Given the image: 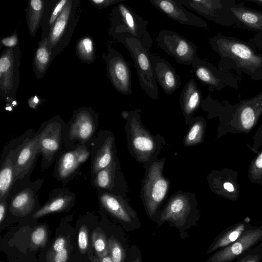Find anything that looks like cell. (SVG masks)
<instances>
[{
    "mask_svg": "<svg viewBox=\"0 0 262 262\" xmlns=\"http://www.w3.org/2000/svg\"><path fill=\"white\" fill-rule=\"evenodd\" d=\"M248 178L253 183L262 184V149L250 164Z\"/></svg>",
    "mask_w": 262,
    "mask_h": 262,
    "instance_id": "obj_32",
    "label": "cell"
},
{
    "mask_svg": "<svg viewBox=\"0 0 262 262\" xmlns=\"http://www.w3.org/2000/svg\"><path fill=\"white\" fill-rule=\"evenodd\" d=\"M262 114V91L254 97L243 101L232 114L229 122L231 132L249 133Z\"/></svg>",
    "mask_w": 262,
    "mask_h": 262,
    "instance_id": "obj_7",
    "label": "cell"
},
{
    "mask_svg": "<svg viewBox=\"0 0 262 262\" xmlns=\"http://www.w3.org/2000/svg\"><path fill=\"white\" fill-rule=\"evenodd\" d=\"M68 246V242L65 237L58 236L55 240L51 248L52 254L59 252Z\"/></svg>",
    "mask_w": 262,
    "mask_h": 262,
    "instance_id": "obj_39",
    "label": "cell"
},
{
    "mask_svg": "<svg viewBox=\"0 0 262 262\" xmlns=\"http://www.w3.org/2000/svg\"><path fill=\"white\" fill-rule=\"evenodd\" d=\"M134 262H140V259L139 258H137L134 261Z\"/></svg>",
    "mask_w": 262,
    "mask_h": 262,
    "instance_id": "obj_53",
    "label": "cell"
},
{
    "mask_svg": "<svg viewBox=\"0 0 262 262\" xmlns=\"http://www.w3.org/2000/svg\"><path fill=\"white\" fill-rule=\"evenodd\" d=\"M19 46L6 49L0 58L1 95L7 99H14L18 83L20 64Z\"/></svg>",
    "mask_w": 262,
    "mask_h": 262,
    "instance_id": "obj_6",
    "label": "cell"
},
{
    "mask_svg": "<svg viewBox=\"0 0 262 262\" xmlns=\"http://www.w3.org/2000/svg\"><path fill=\"white\" fill-rule=\"evenodd\" d=\"M39 102L38 97L35 96L31 98L29 101V105L32 108H35Z\"/></svg>",
    "mask_w": 262,
    "mask_h": 262,
    "instance_id": "obj_47",
    "label": "cell"
},
{
    "mask_svg": "<svg viewBox=\"0 0 262 262\" xmlns=\"http://www.w3.org/2000/svg\"><path fill=\"white\" fill-rule=\"evenodd\" d=\"M110 34L116 39L127 33L139 40L143 46L150 48L152 39L146 28L149 23L128 5L121 2L112 10Z\"/></svg>",
    "mask_w": 262,
    "mask_h": 262,
    "instance_id": "obj_1",
    "label": "cell"
},
{
    "mask_svg": "<svg viewBox=\"0 0 262 262\" xmlns=\"http://www.w3.org/2000/svg\"><path fill=\"white\" fill-rule=\"evenodd\" d=\"M100 262H113L110 254L99 258Z\"/></svg>",
    "mask_w": 262,
    "mask_h": 262,
    "instance_id": "obj_49",
    "label": "cell"
},
{
    "mask_svg": "<svg viewBox=\"0 0 262 262\" xmlns=\"http://www.w3.org/2000/svg\"><path fill=\"white\" fill-rule=\"evenodd\" d=\"M92 116L87 111H82L77 116L71 128V135L74 138L81 140L89 139L94 129Z\"/></svg>",
    "mask_w": 262,
    "mask_h": 262,
    "instance_id": "obj_17",
    "label": "cell"
},
{
    "mask_svg": "<svg viewBox=\"0 0 262 262\" xmlns=\"http://www.w3.org/2000/svg\"><path fill=\"white\" fill-rule=\"evenodd\" d=\"M59 124L53 122L48 124L39 135L40 151L47 159L50 160L58 149L61 135Z\"/></svg>",
    "mask_w": 262,
    "mask_h": 262,
    "instance_id": "obj_14",
    "label": "cell"
},
{
    "mask_svg": "<svg viewBox=\"0 0 262 262\" xmlns=\"http://www.w3.org/2000/svg\"><path fill=\"white\" fill-rule=\"evenodd\" d=\"M117 39L126 47L130 54L140 87L150 98L157 99L158 87L148 55L150 49L144 47L139 40L127 33L121 34Z\"/></svg>",
    "mask_w": 262,
    "mask_h": 262,
    "instance_id": "obj_2",
    "label": "cell"
},
{
    "mask_svg": "<svg viewBox=\"0 0 262 262\" xmlns=\"http://www.w3.org/2000/svg\"><path fill=\"white\" fill-rule=\"evenodd\" d=\"M261 239L262 229L248 230L235 242L213 254L210 262L231 261Z\"/></svg>",
    "mask_w": 262,
    "mask_h": 262,
    "instance_id": "obj_10",
    "label": "cell"
},
{
    "mask_svg": "<svg viewBox=\"0 0 262 262\" xmlns=\"http://www.w3.org/2000/svg\"><path fill=\"white\" fill-rule=\"evenodd\" d=\"M111 159V144L110 141H107L95 156L93 164L94 173L105 168L110 163Z\"/></svg>",
    "mask_w": 262,
    "mask_h": 262,
    "instance_id": "obj_30",
    "label": "cell"
},
{
    "mask_svg": "<svg viewBox=\"0 0 262 262\" xmlns=\"http://www.w3.org/2000/svg\"><path fill=\"white\" fill-rule=\"evenodd\" d=\"M77 244L79 251L82 253H85L89 247V230L86 226H81L78 231Z\"/></svg>",
    "mask_w": 262,
    "mask_h": 262,
    "instance_id": "obj_35",
    "label": "cell"
},
{
    "mask_svg": "<svg viewBox=\"0 0 262 262\" xmlns=\"http://www.w3.org/2000/svg\"><path fill=\"white\" fill-rule=\"evenodd\" d=\"M74 152L79 163L85 162L89 157V152L82 147L78 148Z\"/></svg>",
    "mask_w": 262,
    "mask_h": 262,
    "instance_id": "obj_44",
    "label": "cell"
},
{
    "mask_svg": "<svg viewBox=\"0 0 262 262\" xmlns=\"http://www.w3.org/2000/svg\"><path fill=\"white\" fill-rule=\"evenodd\" d=\"M223 188L228 192H233L235 190L234 185L229 182H226L223 184Z\"/></svg>",
    "mask_w": 262,
    "mask_h": 262,
    "instance_id": "obj_48",
    "label": "cell"
},
{
    "mask_svg": "<svg viewBox=\"0 0 262 262\" xmlns=\"http://www.w3.org/2000/svg\"><path fill=\"white\" fill-rule=\"evenodd\" d=\"M39 151V135L26 140L21 144L14 163V178L23 177L28 172Z\"/></svg>",
    "mask_w": 262,
    "mask_h": 262,
    "instance_id": "obj_12",
    "label": "cell"
},
{
    "mask_svg": "<svg viewBox=\"0 0 262 262\" xmlns=\"http://www.w3.org/2000/svg\"><path fill=\"white\" fill-rule=\"evenodd\" d=\"M259 257L257 255H248L241 259L239 262H258Z\"/></svg>",
    "mask_w": 262,
    "mask_h": 262,
    "instance_id": "obj_45",
    "label": "cell"
},
{
    "mask_svg": "<svg viewBox=\"0 0 262 262\" xmlns=\"http://www.w3.org/2000/svg\"><path fill=\"white\" fill-rule=\"evenodd\" d=\"M210 43L221 56L233 59L239 67L254 70L261 66L262 58L241 41L219 35L211 38Z\"/></svg>",
    "mask_w": 262,
    "mask_h": 262,
    "instance_id": "obj_3",
    "label": "cell"
},
{
    "mask_svg": "<svg viewBox=\"0 0 262 262\" xmlns=\"http://www.w3.org/2000/svg\"><path fill=\"white\" fill-rule=\"evenodd\" d=\"M34 205V199L32 192L27 190H23L13 199L10 209L12 213L24 216L32 211Z\"/></svg>",
    "mask_w": 262,
    "mask_h": 262,
    "instance_id": "obj_22",
    "label": "cell"
},
{
    "mask_svg": "<svg viewBox=\"0 0 262 262\" xmlns=\"http://www.w3.org/2000/svg\"><path fill=\"white\" fill-rule=\"evenodd\" d=\"M202 124L200 122H197L191 127L187 136V139L189 141L195 140L197 136L200 133Z\"/></svg>",
    "mask_w": 262,
    "mask_h": 262,
    "instance_id": "obj_42",
    "label": "cell"
},
{
    "mask_svg": "<svg viewBox=\"0 0 262 262\" xmlns=\"http://www.w3.org/2000/svg\"><path fill=\"white\" fill-rule=\"evenodd\" d=\"M202 94L194 79L191 78L184 86L180 96V103L184 114L188 117L199 107Z\"/></svg>",
    "mask_w": 262,
    "mask_h": 262,
    "instance_id": "obj_15",
    "label": "cell"
},
{
    "mask_svg": "<svg viewBox=\"0 0 262 262\" xmlns=\"http://www.w3.org/2000/svg\"><path fill=\"white\" fill-rule=\"evenodd\" d=\"M13 151L10 152L3 162L0 172V198H3L8 193L14 178V164L12 161Z\"/></svg>",
    "mask_w": 262,
    "mask_h": 262,
    "instance_id": "obj_24",
    "label": "cell"
},
{
    "mask_svg": "<svg viewBox=\"0 0 262 262\" xmlns=\"http://www.w3.org/2000/svg\"><path fill=\"white\" fill-rule=\"evenodd\" d=\"M253 2L256 3L262 4V0H254Z\"/></svg>",
    "mask_w": 262,
    "mask_h": 262,
    "instance_id": "obj_52",
    "label": "cell"
},
{
    "mask_svg": "<svg viewBox=\"0 0 262 262\" xmlns=\"http://www.w3.org/2000/svg\"><path fill=\"white\" fill-rule=\"evenodd\" d=\"M110 178L108 169L104 168L98 172L95 183L99 187L106 188L110 183Z\"/></svg>",
    "mask_w": 262,
    "mask_h": 262,
    "instance_id": "obj_37",
    "label": "cell"
},
{
    "mask_svg": "<svg viewBox=\"0 0 262 262\" xmlns=\"http://www.w3.org/2000/svg\"><path fill=\"white\" fill-rule=\"evenodd\" d=\"M92 243L98 258L109 254L108 239L101 229L92 232Z\"/></svg>",
    "mask_w": 262,
    "mask_h": 262,
    "instance_id": "obj_28",
    "label": "cell"
},
{
    "mask_svg": "<svg viewBox=\"0 0 262 262\" xmlns=\"http://www.w3.org/2000/svg\"><path fill=\"white\" fill-rule=\"evenodd\" d=\"M101 201L104 207L115 216L125 222L131 221L130 214L114 196L104 194Z\"/></svg>",
    "mask_w": 262,
    "mask_h": 262,
    "instance_id": "obj_26",
    "label": "cell"
},
{
    "mask_svg": "<svg viewBox=\"0 0 262 262\" xmlns=\"http://www.w3.org/2000/svg\"><path fill=\"white\" fill-rule=\"evenodd\" d=\"M1 41L4 46L9 48H14L16 46L18 42L17 34L15 33L10 37L2 39Z\"/></svg>",
    "mask_w": 262,
    "mask_h": 262,
    "instance_id": "obj_43",
    "label": "cell"
},
{
    "mask_svg": "<svg viewBox=\"0 0 262 262\" xmlns=\"http://www.w3.org/2000/svg\"><path fill=\"white\" fill-rule=\"evenodd\" d=\"M158 46L180 64L191 66L197 56V47L178 33L166 29L159 31L156 38Z\"/></svg>",
    "mask_w": 262,
    "mask_h": 262,
    "instance_id": "obj_5",
    "label": "cell"
},
{
    "mask_svg": "<svg viewBox=\"0 0 262 262\" xmlns=\"http://www.w3.org/2000/svg\"><path fill=\"white\" fill-rule=\"evenodd\" d=\"M231 11L234 16L247 26L262 30V14L241 7H232Z\"/></svg>",
    "mask_w": 262,
    "mask_h": 262,
    "instance_id": "obj_25",
    "label": "cell"
},
{
    "mask_svg": "<svg viewBox=\"0 0 262 262\" xmlns=\"http://www.w3.org/2000/svg\"><path fill=\"white\" fill-rule=\"evenodd\" d=\"M195 76L205 85L220 87L221 79L216 75L214 69L210 64L196 56L191 62Z\"/></svg>",
    "mask_w": 262,
    "mask_h": 262,
    "instance_id": "obj_16",
    "label": "cell"
},
{
    "mask_svg": "<svg viewBox=\"0 0 262 262\" xmlns=\"http://www.w3.org/2000/svg\"><path fill=\"white\" fill-rule=\"evenodd\" d=\"M245 224L240 223L228 229L213 243L208 253L224 248L235 242L245 232Z\"/></svg>",
    "mask_w": 262,
    "mask_h": 262,
    "instance_id": "obj_23",
    "label": "cell"
},
{
    "mask_svg": "<svg viewBox=\"0 0 262 262\" xmlns=\"http://www.w3.org/2000/svg\"><path fill=\"white\" fill-rule=\"evenodd\" d=\"M253 140V143L250 148L253 152H257L258 149L262 145V123L254 135Z\"/></svg>",
    "mask_w": 262,
    "mask_h": 262,
    "instance_id": "obj_40",
    "label": "cell"
},
{
    "mask_svg": "<svg viewBox=\"0 0 262 262\" xmlns=\"http://www.w3.org/2000/svg\"><path fill=\"white\" fill-rule=\"evenodd\" d=\"M6 211V205L4 201H2L0 204V223H2L4 221Z\"/></svg>",
    "mask_w": 262,
    "mask_h": 262,
    "instance_id": "obj_46",
    "label": "cell"
},
{
    "mask_svg": "<svg viewBox=\"0 0 262 262\" xmlns=\"http://www.w3.org/2000/svg\"><path fill=\"white\" fill-rule=\"evenodd\" d=\"M189 207L186 202L181 199L173 200L161 215V220L170 221L183 224L188 213Z\"/></svg>",
    "mask_w": 262,
    "mask_h": 262,
    "instance_id": "obj_20",
    "label": "cell"
},
{
    "mask_svg": "<svg viewBox=\"0 0 262 262\" xmlns=\"http://www.w3.org/2000/svg\"><path fill=\"white\" fill-rule=\"evenodd\" d=\"M91 259L92 262H100L98 258H97L96 257H92Z\"/></svg>",
    "mask_w": 262,
    "mask_h": 262,
    "instance_id": "obj_51",
    "label": "cell"
},
{
    "mask_svg": "<svg viewBox=\"0 0 262 262\" xmlns=\"http://www.w3.org/2000/svg\"><path fill=\"white\" fill-rule=\"evenodd\" d=\"M150 3L168 18L181 24L207 28V23L187 10L179 0H151Z\"/></svg>",
    "mask_w": 262,
    "mask_h": 262,
    "instance_id": "obj_9",
    "label": "cell"
},
{
    "mask_svg": "<svg viewBox=\"0 0 262 262\" xmlns=\"http://www.w3.org/2000/svg\"><path fill=\"white\" fill-rule=\"evenodd\" d=\"M78 162L74 151L64 154L60 159L58 165V172L61 178H66L76 169Z\"/></svg>",
    "mask_w": 262,
    "mask_h": 262,
    "instance_id": "obj_29",
    "label": "cell"
},
{
    "mask_svg": "<svg viewBox=\"0 0 262 262\" xmlns=\"http://www.w3.org/2000/svg\"><path fill=\"white\" fill-rule=\"evenodd\" d=\"M70 255L68 246L61 251L52 254L51 262H67Z\"/></svg>",
    "mask_w": 262,
    "mask_h": 262,
    "instance_id": "obj_38",
    "label": "cell"
},
{
    "mask_svg": "<svg viewBox=\"0 0 262 262\" xmlns=\"http://www.w3.org/2000/svg\"><path fill=\"white\" fill-rule=\"evenodd\" d=\"M48 239L47 229L44 225L36 227L32 232L30 236V245L37 248L45 245Z\"/></svg>",
    "mask_w": 262,
    "mask_h": 262,
    "instance_id": "obj_33",
    "label": "cell"
},
{
    "mask_svg": "<svg viewBox=\"0 0 262 262\" xmlns=\"http://www.w3.org/2000/svg\"><path fill=\"white\" fill-rule=\"evenodd\" d=\"M135 148L141 151H149L154 147L152 140L146 136H138L133 140Z\"/></svg>",
    "mask_w": 262,
    "mask_h": 262,
    "instance_id": "obj_36",
    "label": "cell"
},
{
    "mask_svg": "<svg viewBox=\"0 0 262 262\" xmlns=\"http://www.w3.org/2000/svg\"><path fill=\"white\" fill-rule=\"evenodd\" d=\"M69 0H61L56 4H50L45 8L41 22L42 39L48 38L53 24L59 17Z\"/></svg>",
    "mask_w": 262,
    "mask_h": 262,
    "instance_id": "obj_21",
    "label": "cell"
},
{
    "mask_svg": "<svg viewBox=\"0 0 262 262\" xmlns=\"http://www.w3.org/2000/svg\"><path fill=\"white\" fill-rule=\"evenodd\" d=\"M94 5L100 9L105 8L110 6L118 4L121 1L118 0H91Z\"/></svg>",
    "mask_w": 262,
    "mask_h": 262,
    "instance_id": "obj_41",
    "label": "cell"
},
{
    "mask_svg": "<svg viewBox=\"0 0 262 262\" xmlns=\"http://www.w3.org/2000/svg\"><path fill=\"white\" fill-rule=\"evenodd\" d=\"M52 50L48 38L41 40L35 53L33 69L36 76L41 78L46 73L52 59Z\"/></svg>",
    "mask_w": 262,
    "mask_h": 262,
    "instance_id": "obj_18",
    "label": "cell"
},
{
    "mask_svg": "<svg viewBox=\"0 0 262 262\" xmlns=\"http://www.w3.org/2000/svg\"><path fill=\"white\" fill-rule=\"evenodd\" d=\"M107 75L115 89L120 93L128 95L132 93L130 64L123 56L110 47L105 57Z\"/></svg>",
    "mask_w": 262,
    "mask_h": 262,
    "instance_id": "obj_8",
    "label": "cell"
},
{
    "mask_svg": "<svg viewBox=\"0 0 262 262\" xmlns=\"http://www.w3.org/2000/svg\"><path fill=\"white\" fill-rule=\"evenodd\" d=\"M71 201L70 196L65 195L56 197L37 210L33 217L39 218L48 214L61 211L69 205Z\"/></svg>",
    "mask_w": 262,
    "mask_h": 262,
    "instance_id": "obj_27",
    "label": "cell"
},
{
    "mask_svg": "<svg viewBox=\"0 0 262 262\" xmlns=\"http://www.w3.org/2000/svg\"><path fill=\"white\" fill-rule=\"evenodd\" d=\"M129 114H130V112L124 111L122 112V115L124 118H126L129 116Z\"/></svg>",
    "mask_w": 262,
    "mask_h": 262,
    "instance_id": "obj_50",
    "label": "cell"
},
{
    "mask_svg": "<svg viewBox=\"0 0 262 262\" xmlns=\"http://www.w3.org/2000/svg\"><path fill=\"white\" fill-rule=\"evenodd\" d=\"M109 254L113 262H123L125 252L120 243L114 237L108 239Z\"/></svg>",
    "mask_w": 262,
    "mask_h": 262,
    "instance_id": "obj_34",
    "label": "cell"
},
{
    "mask_svg": "<svg viewBox=\"0 0 262 262\" xmlns=\"http://www.w3.org/2000/svg\"><path fill=\"white\" fill-rule=\"evenodd\" d=\"M148 55L152 66L155 78L167 95L173 93L180 86V77L169 62L160 56L148 52Z\"/></svg>",
    "mask_w": 262,
    "mask_h": 262,
    "instance_id": "obj_11",
    "label": "cell"
},
{
    "mask_svg": "<svg viewBox=\"0 0 262 262\" xmlns=\"http://www.w3.org/2000/svg\"><path fill=\"white\" fill-rule=\"evenodd\" d=\"M45 8V2L43 1L31 0L28 2L27 18L29 30L32 36H34L41 25Z\"/></svg>",
    "mask_w": 262,
    "mask_h": 262,
    "instance_id": "obj_19",
    "label": "cell"
},
{
    "mask_svg": "<svg viewBox=\"0 0 262 262\" xmlns=\"http://www.w3.org/2000/svg\"><path fill=\"white\" fill-rule=\"evenodd\" d=\"M146 182L145 194L148 213L151 215L154 214L158 205L165 196L167 183L158 171L154 168Z\"/></svg>",
    "mask_w": 262,
    "mask_h": 262,
    "instance_id": "obj_13",
    "label": "cell"
},
{
    "mask_svg": "<svg viewBox=\"0 0 262 262\" xmlns=\"http://www.w3.org/2000/svg\"><path fill=\"white\" fill-rule=\"evenodd\" d=\"M79 1L69 0L49 33L52 59L67 46L77 21V11Z\"/></svg>",
    "mask_w": 262,
    "mask_h": 262,
    "instance_id": "obj_4",
    "label": "cell"
},
{
    "mask_svg": "<svg viewBox=\"0 0 262 262\" xmlns=\"http://www.w3.org/2000/svg\"><path fill=\"white\" fill-rule=\"evenodd\" d=\"M77 52L79 58L85 62H92L95 58L94 46L90 37H84L77 43Z\"/></svg>",
    "mask_w": 262,
    "mask_h": 262,
    "instance_id": "obj_31",
    "label": "cell"
}]
</instances>
